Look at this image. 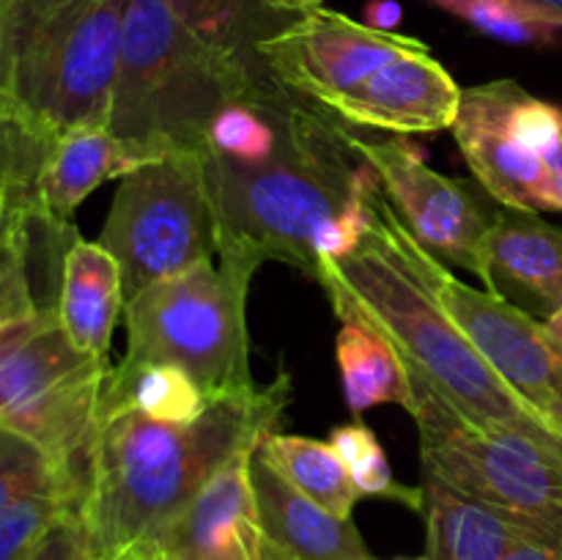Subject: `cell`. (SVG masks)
<instances>
[{
    "label": "cell",
    "instance_id": "cell-1",
    "mask_svg": "<svg viewBox=\"0 0 562 560\" xmlns=\"http://www.w3.org/2000/svg\"><path fill=\"white\" fill-rule=\"evenodd\" d=\"M291 401L289 373L250 393L209 401L192 423L99 410L80 522L93 560H165L157 541L201 489L274 432Z\"/></svg>",
    "mask_w": 562,
    "mask_h": 560
},
{
    "label": "cell",
    "instance_id": "cell-2",
    "mask_svg": "<svg viewBox=\"0 0 562 560\" xmlns=\"http://www.w3.org/2000/svg\"><path fill=\"white\" fill-rule=\"evenodd\" d=\"M437 258L406 231L384 190L373 203L371 228L344 258L318 267L340 322L382 335L406 371L437 390L453 410L492 432H510L562 456V437L547 426L450 318L434 285Z\"/></svg>",
    "mask_w": 562,
    "mask_h": 560
},
{
    "label": "cell",
    "instance_id": "cell-3",
    "mask_svg": "<svg viewBox=\"0 0 562 560\" xmlns=\"http://www.w3.org/2000/svg\"><path fill=\"white\" fill-rule=\"evenodd\" d=\"M278 148L258 165L206 152L217 256L256 269L283 261L316 280L318 242L379 179L335 115L285 91L274 104Z\"/></svg>",
    "mask_w": 562,
    "mask_h": 560
},
{
    "label": "cell",
    "instance_id": "cell-4",
    "mask_svg": "<svg viewBox=\"0 0 562 560\" xmlns=\"http://www.w3.org/2000/svg\"><path fill=\"white\" fill-rule=\"evenodd\" d=\"M280 82L192 31L168 0H126L108 130L151 159L209 152V126L234 102H261Z\"/></svg>",
    "mask_w": 562,
    "mask_h": 560
},
{
    "label": "cell",
    "instance_id": "cell-5",
    "mask_svg": "<svg viewBox=\"0 0 562 560\" xmlns=\"http://www.w3.org/2000/svg\"><path fill=\"white\" fill-rule=\"evenodd\" d=\"M126 0H0V99L44 141L108 126Z\"/></svg>",
    "mask_w": 562,
    "mask_h": 560
},
{
    "label": "cell",
    "instance_id": "cell-6",
    "mask_svg": "<svg viewBox=\"0 0 562 560\" xmlns=\"http://www.w3.org/2000/svg\"><path fill=\"white\" fill-rule=\"evenodd\" d=\"M110 368L71 344L58 307L31 305L0 316V426L49 456L75 519Z\"/></svg>",
    "mask_w": 562,
    "mask_h": 560
},
{
    "label": "cell",
    "instance_id": "cell-7",
    "mask_svg": "<svg viewBox=\"0 0 562 560\" xmlns=\"http://www.w3.org/2000/svg\"><path fill=\"white\" fill-rule=\"evenodd\" d=\"M252 275L241 264L209 258L143 289L124 305V360L184 368L209 399L256 390L247 338Z\"/></svg>",
    "mask_w": 562,
    "mask_h": 560
},
{
    "label": "cell",
    "instance_id": "cell-8",
    "mask_svg": "<svg viewBox=\"0 0 562 560\" xmlns=\"http://www.w3.org/2000/svg\"><path fill=\"white\" fill-rule=\"evenodd\" d=\"M409 379L423 475L508 511L536 541L562 552V456L521 434L477 426L415 373Z\"/></svg>",
    "mask_w": 562,
    "mask_h": 560
},
{
    "label": "cell",
    "instance_id": "cell-9",
    "mask_svg": "<svg viewBox=\"0 0 562 560\" xmlns=\"http://www.w3.org/2000/svg\"><path fill=\"white\" fill-rule=\"evenodd\" d=\"M206 152L176 148L121 179L99 245L124 275V300L217 253Z\"/></svg>",
    "mask_w": 562,
    "mask_h": 560
},
{
    "label": "cell",
    "instance_id": "cell-10",
    "mask_svg": "<svg viewBox=\"0 0 562 560\" xmlns=\"http://www.w3.org/2000/svg\"><path fill=\"white\" fill-rule=\"evenodd\" d=\"M355 143L417 245L437 261L483 280V245L497 212L486 206L475 187L437 173L426 154L404 135L382 141L355 135Z\"/></svg>",
    "mask_w": 562,
    "mask_h": 560
},
{
    "label": "cell",
    "instance_id": "cell-11",
    "mask_svg": "<svg viewBox=\"0 0 562 560\" xmlns=\"http://www.w3.org/2000/svg\"><path fill=\"white\" fill-rule=\"evenodd\" d=\"M434 285L445 311L494 373L562 437V351L552 344L543 322L492 291L467 285L442 261L434 267Z\"/></svg>",
    "mask_w": 562,
    "mask_h": 560
},
{
    "label": "cell",
    "instance_id": "cell-12",
    "mask_svg": "<svg viewBox=\"0 0 562 560\" xmlns=\"http://www.w3.org/2000/svg\"><path fill=\"white\" fill-rule=\"evenodd\" d=\"M417 49H426V44L316 5L267 38L258 55L280 86L324 108L390 60Z\"/></svg>",
    "mask_w": 562,
    "mask_h": 560
},
{
    "label": "cell",
    "instance_id": "cell-13",
    "mask_svg": "<svg viewBox=\"0 0 562 560\" xmlns=\"http://www.w3.org/2000/svg\"><path fill=\"white\" fill-rule=\"evenodd\" d=\"M519 91L514 80L461 88L450 130L488 198L525 212H562L541 154L519 143L510 130V108Z\"/></svg>",
    "mask_w": 562,
    "mask_h": 560
},
{
    "label": "cell",
    "instance_id": "cell-14",
    "mask_svg": "<svg viewBox=\"0 0 562 560\" xmlns=\"http://www.w3.org/2000/svg\"><path fill=\"white\" fill-rule=\"evenodd\" d=\"M459 102V82L426 47L390 60L366 82L324 104V110L346 126L434 135L453 126Z\"/></svg>",
    "mask_w": 562,
    "mask_h": 560
},
{
    "label": "cell",
    "instance_id": "cell-15",
    "mask_svg": "<svg viewBox=\"0 0 562 560\" xmlns=\"http://www.w3.org/2000/svg\"><path fill=\"white\" fill-rule=\"evenodd\" d=\"M483 283L530 316L562 307V231L538 212L503 206L483 245Z\"/></svg>",
    "mask_w": 562,
    "mask_h": 560
},
{
    "label": "cell",
    "instance_id": "cell-16",
    "mask_svg": "<svg viewBox=\"0 0 562 560\" xmlns=\"http://www.w3.org/2000/svg\"><path fill=\"white\" fill-rule=\"evenodd\" d=\"M250 453L225 464L170 522L157 541L165 560H256L263 530L250 486Z\"/></svg>",
    "mask_w": 562,
    "mask_h": 560
},
{
    "label": "cell",
    "instance_id": "cell-17",
    "mask_svg": "<svg viewBox=\"0 0 562 560\" xmlns=\"http://www.w3.org/2000/svg\"><path fill=\"white\" fill-rule=\"evenodd\" d=\"M250 486L263 536L302 560H371L355 522L302 494L267 459L261 443L250 453Z\"/></svg>",
    "mask_w": 562,
    "mask_h": 560
},
{
    "label": "cell",
    "instance_id": "cell-18",
    "mask_svg": "<svg viewBox=\"0 0 562 560\" xmlns=\"http://www.w3.org/2000/svg\"><path fill=\"white\" fill-rule=\"evenodd\" d=\"M124 305V275L113 253L99 242H71L55 302L71 344L86 355L108 360L110 338Z\"/></svg>",
    "mask_w": 562,
    "mask_h": 560
},
{
    "label": "cell",
    "instance_id": "cell-19",
    "mask_svg": "<svg viewBox=\"0 0 562 560\" xmlns=\"http://www.w3.org/2000/svg\"><path fill=\"white\" fill-rule=\"evenodd\" d=\"M154 163L148 154L115 137L108 126H77L53 143L36 187V203L55 220H69L71 212L102 181L115 179Z\"/></svg>",
    "mask_w": 562,
    "mask_h": 560
},
{
    "label": "cell",
    "instance_id": "cell-20",
    "mask_svg": "<svg viewBox=\"0 0 562 560\" xmlns=\"http://www.w3.org/2000/svg\"><path fill=\"white\" fill-rule=\"evenodd\" d=\"M426 560H499L521 538H532L508 511L464 497L434 475H423Z\"/></svg>",
    "mask_w": 562,
    "mask_h": 560
},
{
    "label": "cell",
    "instance_id": "cell-21",
    "mask_svg": "<svg viewBox=\"0 0 562 560\" xmlns=\"http://www.w3.org/2000/svg\"><path fill=\"white\" fill-rule=\"evenodd\" d=\"M209 401L206 390L184 368L121 360V366L110 368L99 410H130L151 421L192 423Z\"/></svg>",
    "mask_w": 562,
    "mask_h": 560
},
{
    "label": "cell",
    "instance_id": "cell-22",
    "mask_svg": "<svg viewBox=\"0 0 562 560\" xmlns=\"http://www.w3.org/2000/svg\"><path fill=\"white\" fill-rule=\"evenodd\" d=\"M335 355H338L344 399L357 417L379 404H398L406 412L412 410L415 390H412L409 371L382 335L357 322H344L335 340Z\"/></svg>",
    "mask_w": 562,
    "mask_h": 560
},
{
    "label": "cell",
    "instance_id": "cell-23",
    "mask_svg": "<svg viewBox=\"0 0 562 560\" xmlns=\"http://www.w3.org/2000/svg\"><path fill=\"white\" fill-rule=\"evenodd\" d=\"M176 14L217 47L267 69L258 55L267 38L283 31L305 11L294 0H168Z\"/></svg>",
    "mask_w": 562,
    "mask_h": 560
},
{
    "label": "cell",
    "instance_id": "cell-24",
    "mask_svg": "<svg viewBox=\"0 0 562 560\" xmlns=\"http://www.w3.org/2000/svg\"><path fill=\"white\" fill-rule=\"evenodd\" d=\"M261 450L283 472L285 481L294 483L302 494L316 500L333 514L351 519L362 494L333 445L313 437L272 432L261 439Z\"/></svg>",
    "mask_w": 562,
    "mask_h": 560
},
{
    "label": "cell",
    "instance_id": "cell-25",
    "mask_svg": "<svg viewBox=\"0 0 562 560\" xmlns=\"http://www.w3.org/2000/svg\"><path fill=\"white\" fill-rule=\"evenodd\" d=\"M442 9L483 36L516 47H549L562 38V14L532 0H445Z\"/></svg>",
    "mask_w": 562,
    "mask_h": 560
},
{
    "label": "cell",
    "instance_id": "cell-26",
    "mask_svg": "<svg viewBox=\"0 0 562 560\" xmlns=\"http://www.w3.org/2000/svg\"><path fill=\"white\" fill-rule=\"evenodd\" d=\"M285 86L274 88L261 102H234L220 110L217 119L209 126V152L241 165H258L269 159L278 148V119L274 104Z\"/></svg>",
    "mask_w": 562,
    "mask_h": 560
},
{
    "label": "cell",
    "instance_id": "cell-27",
    "mask_svg": "<svg viewBox=\"0 0 562 560\" xmlns=\"http://www.w3.org/2000/svg\"><path fill=\"white\" fill-rule=\"evenodd\" d=\"M53 143L27 130L0 99V223L22 206L36 203L42 176Z\"/></svg>",
    "mask_w": 562,
    "mask_h": 560
},
{
    "label": "cell",
    "instance_id": "cell-28",
    "mask_svg": "<svg viewBox=\"0 0 562 560\" xmlns=\"http://www.w3.org/2000/svg\"><path fill=\"white\" fill-rule=\"evenodd\" d=\"M71 514V503L60 489L33 492L11 503L0 514V560H31L49 530Z\"/></svg>",
    "mask_w": 562,
    "mask_h": 560
},
{
    "label": "cell",
    "instance_id": "cell-29",
    "mask_svg": "<svg viewBox=\"0 0 562 560\" xmlns=\"http://www.w3.org/2000/svg\"><path fill=\"white\" fill-rule=\"evenodd\" d=\"M47 489H60L66 494L58 467L36 443L0 426V514L25 494L47 492Z\"/></svg>",
    "mask_w": 562,
    "mask_h": 560
},
{
    "label": "cell",
    "instance_id": "cell-30",
    "mask_svg": "<svg viewBox=\"0 0 562 560\" xmlns=\"http://www.w3.org/2000/svg\"><path fill=\"white\" fill-rule=\"evenodd\" d=\"M36 206L38 203L16 209L0 223V316L20 307L42 305L33 285L31 242H27V223Z\"/></svg>",
    "mask_w": 562,
    "mask_h": 560
},
{
    "label": "cell",
    "instance_id": "cell-31",
    "mask_svg": "<svg viewBox=\"0 0 562 560\" xmlns=\"http://www.w3.org/2000/svg\"><path fill=\"white\" fill-rule=\"evenodd\" d=\"M31 560H91V549H88L86 533H82L80 522L66 516L60 519L53 530L44 536Z\"/></svg>",
    "mask_w": 562,
    "mask_h": 560
},
{
    "label": "cell",
    "instance_id": "cell-32",
    "mask_svg": "<svg viewBox=\"0 0 562 560\" xmlns=\"http://www.w3.org/2000/svg\"><path fill=\"white\" fill-rule=\"evenodd\" d=\"M329 445H333L335 453L344 459V464L349 467V470L355 464H360L362 459H368L373 450L382 448L379 439L373 437L371 428L362 426V423H346V426L333 428V434H329Z\"/></svg>",
    "mask_w": 562,
    "mask_h": 560
},
{
    "label": "cell",
    "instance_id": "cell-33",
    "mask_svg": "<svg viewBox=\"0 0 562 560\" xmlns=\"http://www.w3.org/2000/svg\"><path fill=\"white\" fill-rule=\"evenodd\" d=\"M401 5L395 0H371L366 3V25L376 27V31L384 33H395V27L401 25Z\"/></svg>",
    "mask_w": 562,
    "mask_h": 560
},
{
    "label": "cell",
    "instance_id": "cell-34",
    "mask_svg": "<svg viewBox=\"0 0 562 560\" xmlns=\"http://www.w3.org/2000/svg\"><path fill=\"white\" fill-rule=\"evenodd\" d=\"M499 560H562V552L549 544L536 541V538H521Z\"/></svg>",
    "mask_w": 562,
    "mask_h": 560
},
{
    "label": "cell",
    "instance_id": "cell-35",
    "mask_svg": "<svg viewBox=\"0 0 562 560\" xmlns=\"http://www.w3.org/2000/svg\"><path fill=\"white\" fill-rule=\"evenodd\" d=\"M541 159H543V165H547L549 179H552V187H554V192H558V201L562 209V141L554 143L552 148H547V152L541 154Z\"/></svg>",
    "mask_w": 562,
    "mask_h": 560
},
{
    "label": "cell",
    "instance_id": "cell-36",
    "mask_svg": "<svg viewBox=\"0 0 562 560\" xmlns=\"http://www.w3.org/2000/svg\"><path fill=\"white\" fill-rule=\"evenodd\" d=\"M256 560H302L300 555L289 552L285 547H280L278 541H272L269 536H261V541H258V549H256Z\"/></svg>",
    "mask_w": 562,
    "mask_h": 560
},
{
    "label": "cell",
    "instance_id": "cell-37",
    "mask_svg": "<svg viewBox=\"0 0 562 560\" xmlns=\"http://www.w3.org/2000/svg\"><path fill=\"white\" fill-rule=\"evenodd\" d=\"M543 329H547V335L552 338V344L562 351V307L549 318H543Z\"/></svg>",
    "mask_w": 562,
    "mask_h": 560
},
{
    "label": "cell",
    "instance_id": "cell-38",
    "mask_svg": "<svg viewBox=\"0 0 562 560\" xmlns=\"http://www.w3.org/2000/svg\"><path fill=\"white\" fill-rule=\"evenodd\" d=\"M296 5H300L302 11H311V9H316V5H322L324 0H294Z\"/></svg>",
    "mask_w": 562,
    "mask_h": 560
},
{
    "label": "cell",
    "instance_id": "cell-39",
    "mask_svg": "<svg viewBox=\"0 0 562 560\" xmlns=\"http://www.w3.org/2000/svg\"><path fill=\"white\" fill-rule=\"evenodd\" d=\"M536 3L547 5V9H552V11H558V14H562V0H536Z\"/></svg>",
    "mask_w": 562,
    "mask_h": 560
},
{
    "label": "cell",
    "instance_id": "cell-40",
    "mask_svg": "<svg viewBox=\"0 0 562 560\" xmlns=\"http://www.w3.org/2000/svg\"><path fill=\"white\" fill-rule=\"evenodd\" d=\"M426 3H434V5H439V9H442V3H445V0H426Z\"/></svg>",
    "mask_w": 562,
    "mask_h": 560
},
{
    "label": "cell",
    "instance_id": "cell-41",
    "mask_svg": "<svg viewBox=\"0 0 562 560\" xmlns=\"http://www.w3.org/2000/svg\"><path fill=\"white\" fill-rule=\"evenodd\" d=\"M91 560H93V558H91Z\"/></svg>",
    "mask_w": 562,
    "mask_h": 560
}]
</instances>
